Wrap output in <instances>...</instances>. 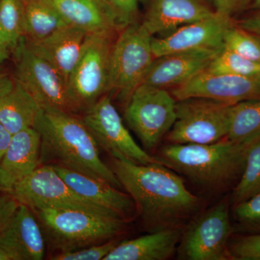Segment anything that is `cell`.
<instances>
[{
  "mask_svg": "<svg viewBox=\"0 0 260 260\" xmlns=\"http://www.w3.org/2000/svg\"><path fill=\"white\" fill-rule=\"evenodd\" d=\"M111 169L134 202L143 223L153 232L175 228L200 208L199 198L169 168L113 158Z\"/></svg>",
  "mask_w": 260,
  "mask_h": 260,
  "instance_id": "obj_1",
  "label": "cell"
},
{
  "mask_svg": "<svg viewBox=\"0 0 260 260\" xmlns=\"http://www.w3.org/2000/svg\"><path fill=\"white\" fill-rule=\"evenodd\" d=\"M34 128L41 138V165H56L122 187L100 157L93 135L76 114L51 109L39 111Z\"/></svg>",
  "mask_w": 260,
  "mask_h": 260,
  "instance_id": "obj_2",
  "label": "cell"
},
{
  "mask_svg": "<svg viewBox=\"0 0 260 260\" xmlns=\"http://www.w3.org/2000/svg\"><path fill=\"white\" fill-rule=\"evenodd\" d=\"M257 140L238 143L225 138L211 144L170 143L162 147L157 158L161 165L203 187L226 189L235 186L242 177L248 153Z\"/></svg>",
  "mask_w": 260,
  "mask_h": 260,
  "instance_id": "obj_3",
  "label": "cell"
},
{
  "mask_svg": "<svg viewBox=\"0 0 260 260\" xmlns=\"http://www.w3.org/2000/svg\"><path fill=\"white\" fill-rule=\"evenodd\" d=\"M31 210L49 244L59 252L76 250L114 239L122 232L126 223L124 219L81 210Z\"/></svg>",
  "mask_w": 260,
  "mask_h": 260,
  "instance_id": "obj_4",
  "label": "cell"
},
{
  "mask_svg": "<svg viewBox=\"0 0 260 260\" xmlns=\"http://www.w3.org/2000/svg\"><path fill=\"white\" fill-rule=\"evenodd\" d=\"M234 105L206 98L177 101V118L167 140L173 144H211L225 139Z\"/></svg>",
  "mask_w": 260,
  "mask_h": 260,
  "instance_id": "obj_5",
  "label": "cell"
},
{
  "mask_svg": "<svg viewBox=\"0 0 260 260\" xmlns=\"http://www.w3.org/2000/svg\"><path fill=\"white\" fill-rule=\"evenodd\" d=\"M116 31L88 34L68 81L70 98L83 113L109 92V68Z\"/></svg>",
  "mask_w": 260,
  "mask_h": 260,
  "instance_id": "obj_6",
  "label": "cell"
},
{
  "mask_svg": "<svg viewBox=\"0 0 260 260\" xmlns=\"http://www.w3.org/2000/svg\"><path fill=\"white\" fill-rule=\"evenodd\" d=\"M153 37L138 22L119 32L111 54L109 91H117L127 102L155 60Z\"/></svg>",
  "mask_w": 260,
  "mask_h": 260,
  "instance_id": "obj_7",
  "label": "cell"
},
{
  "mask_svg": "<svg viewBox=\"0 0 260 260\" xmlns=\"http://www.w3.org/2000/svg\"><path fill=\"white\" fill-rule=\"evenodd\" d=\"M176 99L167 89L141 84L126 102L124 118L143 148L153 150L172 129Z\"/></svg>",
  "mask_w": 260,
  "mask_h": 260,
  "instance_id": "obj_8",
  "label": "cell"
},
{
  "mask_svg": "<svg viewBox=\"0 0 260 260\" xmlns=\"http://www.w3.org/2000/svg\"><path fill=\"white\" fill-rule=\"evenodd\" d=\"M12 194L19 203L36 208L81 210L124 219L121 215L77 194L49 165H41L15 186Z\"/></svg>",
  "mask_w": 260,
  "mask_h": 260,
  "instance_id": "obj_9",
  "label": "cell"
},
{
  "mask_svg": "<svg viewBox=\"0 0 260 260\" xmlns=\"http://www.w3.org/2000/svg\"><path fill=\"white\" fill-rule=\"evenodd\" d=\"M14 79L18 82L42 109L78 114L68 84L49 63L28 47L25 37L15 48Z\"/></svg>",
  "mask_w": 260,
  "mask_h": 260,
  "instance_id": "obj_10",
  "label": "cell"
},
{
  "mask_svg": "<svg viewBox=\"0 0 260 260\" xmlns=\"http://www.w3.org/2000/svg\"><path fill=\"white\" fill-rule=\"evenodd\" d=\"M84 124L93 135L98 146L112 158L136 164H160L140 148L126 129L110 96L104 95L83 113Z\"/></svg>",
  "mask_w": 260,
  "mask_h": 260,
  "instance_id": "obj_11",
  "label": "cell"
},
{
  "mask_svg": "<svg viewBox=\"0 0 260 260\" xmlns=\"http://www.w3.org/2000/svg\"><path fill=\"white\" fill-rule=\"evenodd\" d=\"M233 232L227 201L218 203L197 219L180 244V256L189 260L230 259L229 239Z\"/></svg>",
  "mask_w": 260,
  "mask_h": 260,
  "instance_id": "obj_12",
  "label": "cell"
},
{
  "mask_svg": "<svg viewBox=\"0 0 260 260\" xmlns=\"http://www.w3.org/2000/svg\"><path fill=\"white\" fill-rule=\"evenodd\" d=\"M176 100L206 98L229 104L260 99V74H210L203 71L187 83L171 90Z\"/></svg>",
  "mask_w": 260,
  "mask_h": 260,
  "instance_id": "obj_13",
  "label": "cell"
},
{
  "mask_svg": "<svg viewBox=\"0 0 260 260\" xmlns=\"http://www.w3.org/2000/svg\"><path fill=\"white\" fill-rule=\"evenodd\" d=\"M234 24L232 18L215 14L199 21L186 24L167 36L152 39L155 58L173 53L195 50H221L228 29Z\"/></svg>",
  "mask_w": 260,
  "mask_h": 260,
  "instance_id": "obj_14",
  "label": "cell"
},
{
  "mask_svg": "<svg viewBox=\"0 0 260 260\" xmlns=\"http://www.w3.org/2000/svg\"><path fill=\"white\" fill-rule=\"evenodd\" d=\"M221 50L203 49L159 56L153 61L141 84L167 90L177 88L205 71Z\"/></svg>",
  "mask_w": 260,
  "mask_h": 260,
  "instance_id": "obj_15",
  "label": "cell"
},
{
  "mask_svg": "<svg viewBox=\"0 0 260 260\" xmlns=\"http://www.w3.org/2000/svg\"><path fill=\"white\" fill-rule=\"evenodd\" d=\"M215 14L208 0H146L142 24L153 37H164L183 25Z\"/></svg>",
  "mask_w": 260,
  "mask_h": 260,
  "instance_id": "obj_16",
  "label": "cell"
},
{
  "mask_svg": "<svg viewBox=\"0 0 260 260\" xmlns=\"http://www.w3.org/2000/svg\"><path fill=\"white\" fill-rule=\"evenodd\" d=\"M39 166L41 138L37 130L28 127L13 135L0 160V184L4 192H11Z\"/></svg>",
  "mask_w": 260,
  "mask_h": 260,
  "instance_id": "obj_17",
  "label": "cell"
},
{
  "mask_svg": "<svg viewBox=\"0 0 260 260\" xmlns=\"http://www.w3.org/2000/svg\"><path fill=\"white\" fill-rule=\"evenodd\" d=\"M0 245L17 260H42L45 254V237L37 215L20 203L6 226L0 232Z\"/></svg>",
  "mask_w": 260,
  "mask_h": 260,
  "instance_id": "obj_18",
  "label": "cell"
},
{
  "mask_svg": "<svg viewBox=\"0 0 260 260\" xmlns=\"http://www.w3.org/2000/svg\"><path fill=\"white\" fill-rule=\"evenodd\" d=\"M88 34L82 29L67 25L42 40L28 42L25 39L28 47L49 63L68 86Z\"/></svg>",
  "mask_w": 260,
  "mask_h": 260,
  "instance_id": "obj_19",
  "label": "cell"
},
{
  "mask_svg": "<svg viewBox=\"0 0 260 260\" xmlns=\"http://www.w3.org/2000/svg\"><path fill=\"white\" fill-rule=\"evenodd\" d=\"M51 167L77 194L119 213L126 220L136 210L134 202L129 194L121 192L119 189L105 181L60 166L51 165Z\"/></svg>",
  "mask_w": 260,
  "mask_h": 260,
  "instance_id": "obj_20",
  "label": "cell"
},
{
  "mask_svg": "<svg viewBox=\"0 0 260 260\" xmlns=\"http://www.w3.org/2000/svg\"><path fill=\"white\" fill-rule=\"evenodd\" d=\"M180 232L175 228L161 229L118 244L103 260H164L175 251Z\"/></svg>",
  "mask_w": 260,
  "mask_h": 260,
  "instance_id": "obj_21",
  "label": "cell"
},
{
  "mask_svg": "<svg viewBox=\"0 0 260 260\" xmlns=\"http://www.w3.org/2000/svg\"><path fill=\"white\" fill-rule=\"evenodd\" d=\"M68 25L87 34L116 31L115 25L99 0H48Z\"/></svg>",
  "mask_w": 260,
  "mask_h": 260,
  "instance_id": "obj_22",
  "label": "cell"
},
{
  "mask_svg": "<svg viewBox=\"0 0 260 260\" xmlns=\"http://www.w3.org/2000/svg\"><path fill=\"white\" fill-rule=\"evenodd\" d=\"M40 110L31 95L15 79L11 88L0 95V122L13 135L34 127Z\"/></svg>",
  "mask_w": 260,
  "mask_h": 260,
  "instance_id": "obj_23",
  "label": "cell"
},
{
  "mask_svg": "<svg viewBox=\"0 0 260 260\" xmlns=\"http://www.w3.org/2000/svg\"><path fill=\"white\" fill-rule=\"evenodd\" d=\"M25 34L28 42H37L68 25L48 0H24Z\"/></svg>",
  "mask_w": 260,
  "mask_h": 260,
  "instance_id": "obj_24",
  "label": "cell"
},
{
  "mask_svg": "<svg viewBox=\"0 0 260 260\" xmlns=\"http://www.w3.org/2000/svg\"><path fill=\"white\" fill-rule=\"evenodd\" d=\"M227 140L247 143L260 138V99L235 104Z\"/></svg>",
  "mask_w": 260,
  "mask_h": 260,
  "instance_id": "obj_25",
  "label": "cell"
},
{
  "mask_svg": "<svg viewBox=\"0 0 260 260\" xmlns=\"http://www.w3.org/2000/svg\"><path fill=\"white\" fill-rule=\"evenodd\" d=\"M25 34L24 0H0V39L13 51Z\"/></svg>",
  "mask_w": 260,
  "mask_h": 260,
  "instance_id": "obj_26",
  "label": "cell"
},
{
  "mask_svg": "<svg viewBox=\"0 0 260 260\" xmlns=\"http://www.w3.org/2000/svg\"><path fill=\"white\" fill-rule=\"evenodd\" d=\"M260 192V138L251 146L245 167L233 189L231 202L233 206L252 198Z\"/></svg>",
  "mask_w": 260,
  "mask_h": 260,
  "instance_id": "obj_27",
  "label": "cell"
},
{
  "mask_svg": "<svg viewBox=\"0 0 260 260\" xmlns=\"http://www.w3.org/2000/svg\"><path fill=\"white\" fill-rule=\"evenodd\" d=\"M205 72L215 75H259L260 64L223 48L215 56Z\"/></svg>",
  "mask_w": 260,
  "mask_h": 260,
  "instance_id": "obj_28",
  "label": "cell"
},
{
  "mask_svg": "<svg viewBox=\"0 0 260 260\" xmlns=\"http://www.w3.org/2000/svg\"><path fill=\"white\" fill-rule=\"evenodd\" d=\"M223 48L260 64V35L240 28L235 24L228 29Z\"/></svg>",
  "mask_w": 260,
  "mask_h": 260,
  "instance_id": "obj_29",
  "label": "cell"
},
{
  "mask_svg": "<svg viewBox=\"0 0 260 260\" xmlns=\"http://www.w3.org/2000/svg\"><path fill=\"white\" fill-rule=\"evenodd\" d=\"M112 19L116 30H121L138 23L139 0H99Z\"/></svg>",
  "mask_w": 260,
  "mask_h": 260,
  "instance_id": "obj_30",
  "label": "cell"
},
{
  "mask_svg": "<svg viewBox=\"0 0 260 260\" xmlns=\"http://www.w3.org/2000/svg\"><path fill=\"white\" fill-rule=\"evenodd\" d=\"M233 207L239 230L247 234H259L260 192Z\"/></svg>",
  "mask_w": 260,
  "mask_h": 260,
  "instance_id": "obj_31",
  "label": "cell"
},
{
  "mask_svg": "<svg viewBox=\"0 0 260 260\" xmlns=\"http://www.w3.org/2000/svg\"><path fill=\"white\" fill-rule=\"evenodd\" d=\"M119 244L116 239H112L107 242L94 245L85 246L76 250L58 252L51 256L52 260H101Z\"/></svg>",
  "mask_w": 260,
  "mask_h": 260,
  "instance_id": "obj_32",
  "label": "cell"
},
{
  "mask_svg": "<svg viewBox=\"0 0 260 260\" xmlns=\"http://www.w3.org/2000/svg\"><path fill=\"white\" fill-rule=\"evenodd\" d=\"M230 259L260 260V234H243L229 244Z\"/></svg>",
  "mask_w": 260,
  "mask_h": 260,
  "instance_id": "obj_33",
  "label": "cell"
},
{
  "mask_svg": "<svg viewBox=\"0 0 260 260\" xmlns=\"http://www.w3.org/2000/svg\"><path fill=\"white\" fill-rule=\"evenodd\" d=\"M20 203L9 192L0 193V232L13 218Z\"/></svg>",
  "mask_w": 260,
  "mask_h": 260,
  "instance_id": "obj_34",
  "label": "cell"
},
{
  "mask_svg": "<svg viewBox=\"0 0 260 260\" xmlns=\"http://www.w3.org/2000/svg\"><path fill=\"white\" fill-rule=\"evenodd\" d=\"M251 2V0H213L215 13L231 18L245 10Z\"/></svg>",
  "mask_w": 260,
  "mask_h": 260,
  "instance_id": "obj_35",
  "label": "cell"
},
{
  "mask_svg": "<svg viewBox=\"0 0 260 260\" xmlns=\"http://www.w3.org/2000/svg\"><path fill=\"white\" fill-rule=\"evenodd\" d=\"M238 26L260 35V14L244 19L238 23Z\"/></svg>",
  "mask_w": 260,
  "mask_h": 260,
  "instance_id": "obj_36",
  "label": "cell"
},
{
  "mask_svg": "<svg viewBox=\"0 0 260 260\" xmlns=\"http://www.w3.org/2000/svg\"><path fill=\"white\" fill-rule=\"evenodd\" d=\"M13 135L0 122V160L9 146Z\"/></svg>",
  "mask_w": 260,
  "mask_h": 260,
  "instance_id": "obj_37",
  "label": "cell"
},
{
  "mask_svg": "<svg viewBox=\"0 0 260 260\" xmlns=\"http://www.w3.org/2000/svg\"><path fill=\"white\" fill-rule=\"evenodd\" d=\"M13 83H14V78H10L0 66V95L9 90L13 85Z\"/></svg>",
  "mask_w": 260,
  "mask_h": 260,
  "instance_id": "obj_38",
  "label": "cell"
},
{
  "mask_svg": "<svg viewBox=\"0 0 260 260\" xmlns=\"http://www.w3.org/2000/svg\"><path fill=\"white\" fill-rule=\"evenodd\" d=\"M10 51L11 49L0 39V64L9 58Z\"/></svg>",
  "mask_w": 260,
  "mask_h": 260,
  "instance_id": "obj_39",
  "label": "cell"
},
{
  "mask_svg": "<svg viewBox=\"0 0 260 260\" xmlns=\"http://www.w3.org/2000/svg\"><path fill=\"white\" fill-rule=\"evenodd\" d=\"M0 260H17V259L10 251L0 245Z\"/></svg>",
  "mask_w": 260,
  "mask_h": 260,
  "instance_id": "obj_40",
  "label": "cell"
},
{
  "mask_svg": "<svg viewBox=\"0 0 260 260\" xmlns=\"http://www.w3.org/2000/svg\"><path fill=\"white\" fill-rule=\"evenodd\" d=\"M251 2H252L254 8L260 10V0H251Z\"/></svg>",
  "mask_w": 260,
  "mask_h": 260,
  "instance_id": "obj_41",
  "label": "cell"
},
{
  "mask_svg": "<svg viewBox=\"0 0 260 260\" xmlns=\"http://www.w3.org/2000/svg\"><path fill=\"white\" fill-rule=\"evenodd\" d=\"M4 192V191H3V187H2L1 184H0V193Z\"/></svg>",
  "mask_w": 260,
  "mask_h": 260,
  "instance_id": "obj_42",
  "label": "cell"
}]
</instances>
